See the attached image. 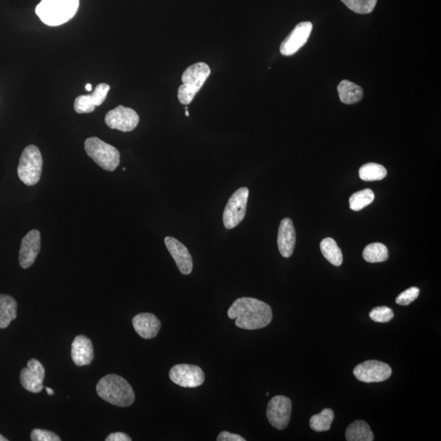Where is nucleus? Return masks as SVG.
Segmentation results:
<instances>
[{"label":"nucleus","instance_id":"1","mask_svg":"<svg viewBox=\"0 0 441 441\" xmlns=\"http://www.w3.org/2000/svg\"><path fill=\"white\" fill-rule=\"evenodd\" d=\"M228 317L236 319V326L243 330H254L265 328L272 321L271 306L253 297H240L228 310Z\"/></svg>","mask_w":441,"mask_h":441},{"label":"nucleus","instance_id":"2","mask_svg":"<svg viewBox=\"0 0 441 441\" xmlns=\"http://www.w3.org/2000/svg\"><path fill=\"white\" fill-rule=\"evenodd\" d=\"M97 392L103 400L119 407H128L135 400L131 384L117 374H108L100 379Z\"/></svg>","mask_w":441,"mask_h":441},{"label":"nucleus","instance_id":"3","mask_svg":"<svg viewBox=\"0 0 441 441\" xmlns=\"http://www.w3.org/2000/svg\"><path fill=\"white\" fill-rule=\"evenodd\" d=\"M79 6L80 0H42L36 12L45 25L58 27L71 20Z\"/></svg>","mask_w":441,"mask_h":441},{"label":"nucleus","instance_id":"4","mask_svg":"<svg viewBox=\"0 0 441 441\" xmlns=\"http://www.w3.org/2000/svg\"><path fill=\"white\" fill-rule=\"evenodd\" d=\"M211 73L210 67L205 63L192 65L183 74L181 84L177 93L179 102L183 105H189L199 91L205 84Z\"/></svg>","mask_w":441,"mask_h":441},{"label":"nucleus","instance_id":"5","mask_svg":"<svg viewBox=\"0 0 441 441\" xmlns=\"http://www.w3.org/2000/svg\"><path fill=\"white\" fill-rule=\"evenodd\" d=\"M86 153L104 170L115 171L120 166V154L113 146L106 144L100 138L93 137L84 142Z\"/></svg>","mask_w":441,"mask_h":441},{"label":"nucleus","instance_id":"6","mask_svg":"<svg viewBox=\"0 0 441 441\" xmlns=\"http://www.w3.org/2000/svg\"><path fill=\"white\" fill-rule=\"evenodd\" d=\"M43 170V158L40 149L36 146L25 147L21 153L17 174L23 183L27 185H36L41 180Z\"/></svg>","mask_w":441,"mask_h":441},{"label":"nucleus","instance_id":"7","mask_svg":"<svg viewBox=\"0 0 441 441\" xmlns=\"http://www.w3.org/2000/svg\"><path fill=\"white\" fill-rule=\"evenodd\" d=\"M249 191L247 188L238 189L225 207L223 224L227 230L235 228L244 220L247 210Z\"/></svg>","mask_w":441,"mask_h":441},{"label":"nucleus","instance_id":"8","mask_svg":"<svg viewBox=\"0 0 441 441\" xmlns=\"http://www.w3.org/2000/svg\"><path fill=\"white\" fill-rule=\"evenodd\" d=\"M291 400L286 396H276L268 403L267 417L276 429L284 430L291 421Z\"/></svg>","mask_w":441,"mask_h":441},{"label":"nucleus","instance_id":"9","mask_svg":"<svg viewBox=\"0 0 441 441\" xmlns=\"http://www.w3.org/2000/svg\"><path fill=\"white\" fill-rule=\"evenodd\" d=\"M392 368L379 361H367L354 368L353 374L359 381L371 383L386 381L391 377Z\"/></svg>","mask_w":441,"mask_h":441},{"label":"nucleus","instance_id":"10","mask_svg":"<svg viewBox=\"0 0 441 441\" xmlns=\"http://www.w3.org/2000/svg\"><path fill=\"white\" fill-rule=\"evenodd\" d=\"M170 378L172 383L180 387L193 388L201 386L205 376L204 371L197 365L181 364L172 368Z\"/></svg>","mask_w":441,"mask_h":441},{"label":"nucleus","instance_id":"11","mask_svg":"<svg viewBox=\"0 0 441 441\" xmlns=\"http://www.w3.org/2000/svg\"><path fill=\"white\" fill-rule=\"evenodd\" d=\"M139 116L131 108L119 106L106 115L105 122L108 127L121 132H131L139 123Z\"/></svg>","mask_w":441,"mask_h":441},{"label":"nucleus","instance_id":"12","mask_svg":"<svg viewBox=\"0 0 441 441\" xmlns=\"http://www.w3.org/2000/svg\"><path fill=\"white\" fill-rule=\"evenodd\" d=\"M45 370L41 363L32 359L27 363V367L21 372L20 381L25 390L32 393H40L44 388Z\"/></svg>","mask_w":441,"mask_h":441},{"label":"nucleus","instance_id":"13","mask_svg":"<svg viewBox=\"0 0 441 441\" xmlns=\"http://www.w3.org/2000/svg\"><path fill=\"white\" fill-rule=\"evenodd\" d=\"M313 25L310 21L297 24L280 45V53L284 56L295 54L308 42Z\"/></svg>","mask_w":441,"mask_h":441},{"label":"nucleus","instance_id":"14","mask_svg":"<svg viewBox=\"0 0 441 441\" xmlns=\"http://www.w3.org/2000/svg\"><path fill=\"white\" fill-rule=\"evenodd\" d=\"M41 248V235L38 230H32L27 233L21 240L19 251L20 266L23 269L32 267L40 253Z\"/></svg>","mask_w":441,"mask_h":441},{"label":"nucleus","instance_id":"15","mask_svg":"<svg viewBox=\"0 0 441 441\" xmlns=\"http://www.w3.org/2000/svg\"><path fill=\"white\" fill-rule=\"evenodd\" d=\"M168 252L174 259L177 267L181 274L190 275L193 270V259L185 246L174 237L168 236L164 239Z\"/></svg>","mask_w":441,"mask_h":441},{"label":"nucleus","instance_id":"16","mask_svg":"<svg viewBox=\"0 0 441 441\" xmlns=\"http://www.w3.org/2000/svg\"><path fill=\"white\" fill-rule=\"evenodd\" d=\"M111 87L106 84H99L94 92L89 95H81L74 104V108L78 114L92 113L95 108L101 106L106 100Z\"/></svg>","mask_w":441,"mask_h":441},{"label":"nucleus","instance_id":"17","mask_svg":"<svg viewBox=\"0 0 441 441\" xmlns=\"http://www.w3.org/2000/svg\"><path fill=\"white\" fill-rule=\"evenodd\" d=\"M133 326L137 334L144 339L155 338L161 328V322L151 313H140L133 319Z\"/></svg>","mask_w":441,"mask_h":441},{"label":"nucleus","instance_id":"18","mask_svg":"<svg viewBox=\"0 0 441 441\" xmlns=\"http://www.w3.org/2000/svg\"><path fill=\"white\" fill-rule=\"evenodd\" d=\"M278 248L284 258H291L296 244V231L291 218L281 220L278 238Z\"/></svg>","mask_w":441,"mask_h":441},{"label":"nucleus","instance_id":"19","mask_svg":"<svg viewBox=\"0 0 441 441\" xmlns=\"http://www.w3.org/2000/svg\"><path fill=\"white\" fill-rule=\"evenodd\" d=\"M71 357L77 366L90 365L94 359L92 341L86 336H77L71 345Z\"/></svg>","mask_w":441,"mask_h":441},{"label":"nucleus","instance_id":"20","mask_svg":"<svg viewBox=\"0 0 441 441\" xmlns=\"http://www.w3.org/2000/svg\"><path fill=\"white\" fill-rule=\"evenodd\" d=\"M17 304L14 297L0 294V328H6L16 318Z\"/></svg>","mask_w":441,"mask_h":441},{"label":"nucleus","instance_id":"21","mask_svg":"<svg viewBox=\"0 0 441 441\" xmlns=\"http://www.w3.org/2000/svg\"><path fill=\"white\" fill-rule=\"evenodd\" d=\"M338 92L341 102L352 105L362 100L364 93L360 86L348 80L340 82Z\"/></svg>","mask_w":441,"mask_h":441},{"label":"nucleus","instance_id":"22","mask_svg":"<svg viewBox=\"0 0 441 441\" xmlns=\"http://www.w3.org/2000/svg\"><path fill=\"white\" fill-rule=\"evenodd\" d=\"M346 440L348 441H373L374 436L366 422L357 420L353 422L346 431Z\"/></svg>","mask_w":441,"mask_h":441},{"label":"nucleus","instance_id":"23","mask_svg":"<svg viewBox=\"0 0 441 441\" xmlns=\"http://www.w3.org/2000/svg\"><path fill=\"white\" fill-rule=\"evenodd\" d=\"M321 250L324 257L327 259L331 264L335 267H340L343 264V256L338 244L332 238H326L321 241Z\"/></svg>","mask_w":441,"mask_h":441},{"label":"nucleus","instance_id":"24","mask_svg":"<svg viewBox=\"0 0 441 441\" xmlns=\"http://www.w3.org/2000/svg\"><path fill=\"white\" fill-rule=\"evenodd\" d=\"M335 419V413L331 409H324L310 419V427L315 431H327L330 429Z\"/></svg>","mask_w":441,"mask_h":441},{"label":"nucleus","instance_id":"25","mask_svg":"<svg viewBox=\"0 0 441 441\" xmlns=\"http://www.w3.org/2000/svg\"><path fill=\"white\" fill-rule=\"evenodd\" d=\"M388 257V249L386 246L381 243H373L367 245L364 251H363V258L368 262H383L387 260Z\"/></svg>","mask_w":441,"mask_h":441},{"label":"nucleus","instance_id":"26","mask_svg":"<svg viewBox=\"0 0 441 441\" xmlns=\"http://www.w3.org/2000/svg\"><path fill=\"white\" fill-rule=\"evenodd\" d=\"M386 168L381 164L369 163L363 166L359 170L361 179L365 181H380L387 177Z\"/></svg>","mask_w":441,"mask_h":441},{"label":"nucleus","instance_id":"27","mask_svg":"<svg viewBox=\"0 0 441 441\" xmlns=\"http://www.w3.org/2000/svg\"><path fill=\"white\" fill-rule=\"evenodd\" d=\"M374 200V193L370 189L363 190V191L354 193L350 197V207L353 211H360L364 207L370 205Z\"/></svg>","mask_w":441,"mask_h":441},{"label":"nucleus","instance_id":"28","mask_svg":"<svg viewBox=\"0 0 441 441\" xmlns=\"http://www.w3.org/2000/svg\"><path fill=\"white\" fill-rule=\"evenodd\" d=\"M346 6L359 14H368L373 12L378 0H341Z\"/></svg>","mask_w":441,"mask_h":441},{"label":"nucleus","instance_id":"29","mask_svg":"<svg viewBox=\"0 0 441 441\" xmlns=\"http://www.w3.org/2000/svg\"><path fill=\"white\" fill-rule=\"evenodd\" d=\"M370 317L374 322L387 323L394 317V313L387 306H378L370 311Z\"/></svg>","mask_w":441,"mask_h":441},{"label":"nucleus","instance_id":"30","mask_svg":"<svg viewBox=\"0 0 441 441\" xmlns=\"http://www.w3.org/2000/svg\"><path fill=\"white\" fill-rule=\"evenodd\" d=\"M419 293H420V291H419L418 288H409L396 297V304L400 306H408L417 299Z\"/></svg>","mask_w":441,"mask_h":441},{"label":"nucleus","instance_id":"31","mask_svg":"<svg viewBox=\"0 0 441 441\" xmlns=\"http://www.w3.org/2000/svg\"><path fill=\"white\" fill-rule=\"evenodd\" d=\"M30 439L33 441H60V438L58 435L54 433V432L41 430V429H34L30 435Z\"/></svg>","mask_w":441,"mask_h":441},{"label":"nucleus","instance_id":"32","mask_svg":"<svg viewBox=\"0 0 441 441\" xmlns=\"http://www.w3.org/2000/svg\"><path fill=\"white\" fill-rule=\"evenodd\" d=\"M218 441H245L240 435L232 434L228 431H223L218 435Z\"/></svg>","mask_w":441,"mask_h":441},{"label":"nucleus","instance_id":"33","mask_svg":"<svg viewBox=\"0 0 441 441\" xmlns=\"http://www.w3.org/2000/svg\"><path fill=\"white\" fill-rule=\"evenodd\" d=\"M106 441H131L132 439L129 438L127 434L124 432H115L107 436Z\"/></svg>","mask_w":441,"mask_h":441},{"label":"nucleus","instance_id":"34","mask_svg":"<svg viewBox=\"0 0 441 441\" xmlns=\"http://www.w3.org/2000/svg\"><path fill=\"white\" fill-rule=\"evenodd\" d=\"M46 391H47V394H49V396L54 395V392L53 389H51L49 387H46Z\"/></svg>","mask_w":441,"mask_h":441},{"label":"nucleus","instance_id":"35","mask_svg":"<svg viewBox=\"0 0 441 441\" xmlns=\"http://www.w3.org/2000/svg\"><path fill=\"white\" fill-rule=\"evenodd\" d=\"M85 89L86 90L89 91V92H91V91H92V84H86Z\"/></svg>","mask_w":441,"mask_h":441},{"label":"nucleus","instance_id":"36","mask_svg":"<svg viewBox=\"0 0 441 441\" xmlns=\"http://www.w3.org/2000/svg\"><path fill=\"white\" fill-rule=\"evenodd\" d=\"M185 116H187V117H189L190 114H189V111H188V108L185 107Z\"/></svg>","mask_w":441,"mask_h":441},{"label":"nucleus","instance_id":"37","mask_svg":"<svg viewBox=\"0 0 441 441\" xmlns=\"http://www.w3.org/2000/svg\"><path fill=\"white\" fill-rule=\"evenodd\" d=\"M6 438H4L3 436L0 435V441H7Z\"/></svg>","mask_w":441,"mask_h":441},{"label":"nucleus","instance_id":"38","mask_svg":"<svg viewBox=\"0 0 441 441\" xmlns=\"http://www.w3.org/2000/svg\"><path fill=\"white\" fill-rule=\"evenodd\" d=\"M267 396H270V393H269V392H267Z\"/></svg>","mask_w":441,"mask_h":441}]
</instances>
